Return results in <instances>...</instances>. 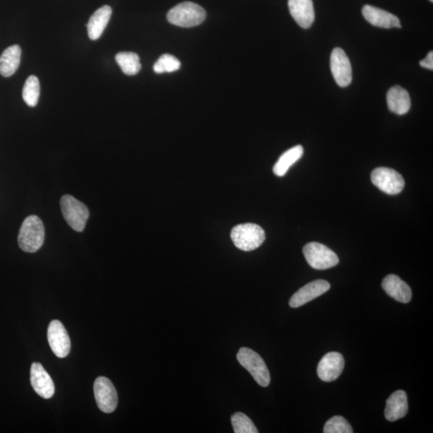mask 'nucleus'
I'll return each mask as SVG.
<instances>
[{
	"instance_id": "nucleus-9",
	"label": "nucleus",
	"mask_w": 433,
	"mask_h": 433,
	"mask_svg": "<svg viewBox=\"0 0 433 433\" xmlns=\"http://www.w3.org/2000/svg\"><path fill=\"white\" fill-rule=\"evenodd\" d=\"M331 69L340 87L349 86L352 80V68L349 56L340 47L334 48L331 55Z\"/></svg>"
},
{
	"instance_id": "nucleus-24",
	"label": "nucleus",
	"mask_w": 433,
	"mask_h": 433,
	"mask_svg": "<svg viewBox=\"0 0 433 433\" xmlns=\"http://www.w3.org/2000/svg\"><path fill=\"white\" fill-rule=\"evenodd\" d=\"M231 423L235 433H258L253 421L243 413H236L231 416Z\"/></svg>"
},
{
	"instance_id": "nucleus-10",
	"label": "nucleus",
	"mask_w": 433,
	"mask_h": 433,
	"mask_svg": "<svg viewBox=\"0 0 433 433\" xmlns=\"http://www.w3.org/2000/svg\"><path fill=\"white\" fill-rule=\"evenodd\" d=\"M47 340L57 357L66 358L68 356L71 350V341L61 321L53 320L48 326Z\"/></svg>"
},
{
	"instance_id": "nucleus-20",
	"label": "nucleus",
	"mask_w": 433,
	"mask_h": 433,
	"mask_svg": "<svg viewBox=\"0 0 433 433\" xmlns=\"http://www.w3.org/2000/svg\"><path fill=\"white\" fill-rule=\"evenodd\" d=\"M22 51L19 45L7 48L0 56V74L4 77H9L17 71L20 64Z\"/></svg>"
},
{
	"instance_id": "nucleus-2",
	"label": "nucleus",
	"mask_w": 433,
	"mask_h": 433,
	"mask_svg": "<svg viewBox=\"0 0 433 433\" xmlns=\"http://www.w3.org/2000/svg\"><path fill=\"white\" fill-rule=\"evenodd\" d=\"M206 13L200 5L192 2L181 3L167 14V20L170 24L183 28H192L204 22Z\"/></svg>"
},
{
	"instance_id": "nucleus-26",
	"label": "nucleus",
	"mask_w": 433,
	"mask_h": 433,
	"mask_svg": "<svg viewBox=\"0 0 433 433\" xmlns=\"http://www.w3.org/2000/svg\"><path fill=\"white\" fill-rule=\"evenodd\" d=\"M324 433H352L353 430L349 422L343 416H335L326 423Z\"/></svg>"
},
{
	"instance_id": "nucleus-21",
	"label": "nucleus",
	"mask_w": 433,
	"mask_h": 433,
	"mask_svg": "<svg viewBox=\"0 0 433 433\" xmlns=\"http://www.w3.org/2000/svg\"><path fill=\"white\" fill-rule=\"evenodd\" d=\"M303 148L302 146H296L288 149L275 163L274 169H273L274 174L278 176H284L288 169L297 162L303 157Z\"/></svg>"
},
{
	"instance_id": "nucleus-15",
	"label": "nucleus",
	"mask_w": 433,
	"mask_h": 433,
	"mask_svg": "<svg viewBox=\"0 0 433 433\" xmlns=\"http://www.w3.org/2000/svg\"><path fill=\"white\" fill-rule=\"evenodd\" d=\"M291 15L301 28L307 29L314 21V9L312 0H288Z\"/></svg>"
},
{
	"instance_id": "nucleus-8",
	"label": "nucleus",
	"mask_w": 433,
	"mask_h": 433,
	"mask_svg": "<svg viewBox=\"0 0 433 433\" xmlns=\"http://www.w3.org/2000/svg\"><path fill=\"white\" fill-rule=\"evenodd\" d=\"M94 395L98 408L105 413H111L119 404V395L110 379L98 377L94 383Z\"/></svg>"
},
{
	"instance_id": "nucleus-28",
	"label": "nucleus",
	"mask_w": 433,
	"mask_h": 433,
	"mask_svg": "<svg viewBox=\"0 0 433 433\" xmlns=\"http://www.w3.org/2000/svg\"><path fill=\"white\" fill-rule=\"evenodd\" d=\"M430 1L432 3V2H433V0H430Z\"/></svg>"
},
{
	"instance_id": "nucleus-11",
	"label": "nucleus",
	"mask_w": 433,
	"mask_h": 433,
	"mask_svg": "<svg viewBox=\"0 0 433 433\" xmlns=\"http://www.w3.org/2000/svg\"><path fill=\"white\" fill-rule=\"evenodd\" d=\"M331 287L330 283L326 280H318L305 285L299 290L294 294L289 302V305L292 308H297L303 305L311 302L313 299L317 298L324 293L329 291Z\"/></svg>"
},
{
	"instance_id": "nucleus-4",
	"label": "nucleus",
	"mask_w": 433,
	"mask_h": 433,
	"mask_svg": "<svg viewBox=\"0 0 433 433\" xmlns=\"http://www.w3.org/2000/svg\"><path fill=\"white\" fill-rule=\"evenodd\" d=\"M241 365L250 373L255 381L261 387L269 386L271 376L263 358L248 347H242L237 355Z\"/></svg>"
},
{
	"instance_id": "nucleus-17",
	"label": "nucleus",
	"mask_w": 433,
	"mask_h": 433,
	"mask_svg": "<svg viewBox=\"0 0 433 433\" xmlns=\"http://www.w3.org/2000/svg\"><path fill=\"white\" fill-rule=\"evenodd\" d=\"M409 410L407 394L402 390L395 392L387 400L384 416L389 421H395L403 418Z\"/></svg>"
},
{
	"instance_id": "nucleus-12",
	"label": "nucleus",
	"mask_w": 433,
	"mask_h": 433,
	"mask_svg": "<svg viewBox=\"0 0 433 433\" xmlns=\"http://www.w3.org/2000/svg\"><path fill=\"white\" fill-rule=\"evenodd\" d=\"M344 367V356L338 352H329L319 363L318 376L323 381H334L343 372Z\"/></svg>"
},
{
	"instance_id": "nucleus-3",
	"label": "nucleus",
	"mask_w": 433,
	"mask_h": 433,
	"mask_svg": "<svg viewBox=\"0 0 433 433\" xmlns=\"http://www.w3.org/2000/svg\"><path fill=\"white\" fill-rule=\"evenodd\" d=\"M231 236L235 247L243 251L259 248L266 239L264 229L254 223L238 225L233 228Z\"/></svg>"
},
{
	"instance_id": "nucleus-19",
	"label": "nucleus",
	"mask_w": 433,
	"mask_h": 433,
	"mask_svg": "<svg viewBox=\"0 0 433 433\" xmlns=\"http://www.w3.org/2000/svg\"><path fill=\"white\" fill-rule=\"evenodd\" d=\"M112 10L108 5L101 7L96 10L94 14L91 16L89 21L87 28L89 38L93 40H96L100 38L101 35L108 25Z\"/></svg>"
},
{
	"instance_id": "nucleus-6",
	"label": "nucleus",
	"mask_w": 433,
	"mask_h": 433,
	"mask_svg": "<svg viewBox=\"0 0 433 433\" xmlns=\"http://www.w3.org/2000/svg\"><path fill=\"white\" fill-rule=\"evenodd\" d=\"M303 255L308 264L315 270H327L339 264L334 251L319 243H310L303 248Z\"/></svg>"
},
{
	"instance_id": "nucleus-14",
	"label": "nucleus",
	"mask_w": 433,
	"mask_h": 433,
	"mask_svg": "<svg viewBox=\"0 0 433 433\" xmlns=\"http://www.w3.org/2000/svg\"><path fill=\"white\" fill-rule=\"evenodd\" d=\"M362 14L367 22L379 28H401L397 16L372 5H365L362 9Z\"/></svg>"
},
{
	"instance_id": "nucleus-5",
	"label": "nucleus",
	"mask_w": 433,
	"mask_h": 433,
	"mask_svg": "<svg viewBox=\"0 0 433 433\" xmlns=\"http://www.w3.org/2000/svg\"><path fill=\"white\" fill-rule=\"evenodd\" d=\"M63 216L74 231L82 232L89 218L86 206L71 195H63L61 199Z\"/></svg>"
},
{
	"instance_id": "nucleus-23",
	"label": "nucleus",
	"mask_w": 433,
	"mask_h": 433,
	"mask_svg": "<svg viewBox=\"0 0 433 433\" xmlns=\"http://www.w3.org/2000/svg\"><path fill=\"white\" fill-rule=\"evenodd\" d=\"M40 95L39 79L36 76H30L26 79L23 89V99L30 107H35L38 103Z\"/></svg>"
},
{
	"instance_id": "nucleus-13",
	"label": "nucleus",
	"mask_w": 433,
	"mask_h": 433,
	"mask_svg": "<svg viewBox=\"0 0 433 433\" xmlns=\"http://www.w3.org/2000/svg\"><path fill=\"white\" fill-rule=\"evenodd\" d=\"M31 383L34 391L42 398L50 399L55 393L54 383L40 363L31 365Z\"/></svg>"
},
{
	"instance_id": "nucleus-25",
	"label": "nucleus",
	"mask_w": 433,
	"mask_h": 433,
	"mask_svg": "<svg viewBox=\"0 0 433 433\" xmlns=\"http://www.w3.org/2000/svg\"><path fill=\"white\" fill-rule=\"evenodd\" d=\"M181 62L173 55L164 54L154 63L153 70L158 74L174 73L179 70Z\"/></svg>"
},
{
	"instance_id": "nucleus-22",
	"label": "nucleus",
	"mask_w": 433,
	"mask_h": 433,
	"mask_svg": "<svg viewBox=\"0 0 433 433\" xmlns=\"http://www.w3.org/2000/svg\"><path fill=\"white\" fill-rule=\"evenodd\" d=\"M116 61L128 76H135L141 71L140 58L135 52H123L116 56Z\"/></svg>"
},
{
	"instance_id": "nucleus-16",
	"label": "nucleus",
	"mask_w": 433,
	"mask_h": 433,
	"mask_svg": "<svg viewBox=\"0 0 433 433\" xmlns=\"http://www.w3.org/2000/svg\"><path fill=\"white\" fill-rule=\"evenodd\" d=\"M383 291L400 303H408L413 297V293L410 287L395 275H389L385 277L382 282Z\"/></svg>"
},
{
	"instance_id": "nucleus-7",
	"label": "nucleus",
	"mask_w": 433,
	"mask_h": 433,
	"mask_svg": "<svg viewBox=\"0 0 433 433\" xmlns=\"http://www.w3.org/2000/svg\"><path fill=\"white\" fill-rule=\"evenodd\" d=\"M371 180L377 188L390 195L400 194L405 185L404 179L401 174L393 169L385 167L374 169Z\"/></svg>"
},
{
	"instance_id": "nucleus-18",
	"label": "nucleus",
	"mask_w": 433,
	"mask_h": 433,
	"mask_svg": "<svg viewBox=\"0 0 433 433\" xmlns=\"http://www.w3.org/2000/svg\"><path fill=\"white\" fill-rule=\"evenodd\" d=\"M387 103L390 111L395 114L404 115L411 109V98L408 91L395 85L389 89Z\"/></svg>"
},
{
	"instance_id": "nucleus-27",
	"label": "nucleus",
	"mask_w": 433,
	"mask_h": 433,
	"mask_svg": "<svg viewBox=\"0 0 433 433\" xmlns=\"http://www.w3.org/2000/svg\"><path fill=\"white\" fill-rule=\"evenodd\" d=\"M420 66L422 68L430 69V70H433V52L432 51L429 52V54H427L426 58L420 62Z\"/></svg>"
},
{
	"instance_id": "nucleus-1",
	"label": "nucleus",
	"mask_w": 433,
	"mask_h": 433,
	"mask_svg": "<svg viewBox=\"0 0 433 433\" xmlns=\"http://www.w3.org/2000/svg\"><path fill=\"white\" fill-rule=\"evenodd\" d=\"M45 229L39 217L31 215L25 219L21 226L18 243L24 252L35 253L44 245Z\"/></svg>"
}]
</instances>
